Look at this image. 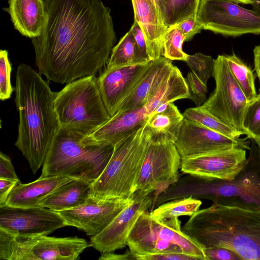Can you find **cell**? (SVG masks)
<instances>
[{
    "mask_svg": "<svg viewBox=\"0 0 260 260\" xmlns=\"http://www.w3.org/2000/svg\"><path fill=\"white\" fill-rule=\"evenodd\" d=\"M184 79L188 92L187 99L192 101L197 107L203 105L206 101L207 85L191 71L188 73Z\"/></svg>",
    "mask_w": 260,
    "mask_h": 260,
    "instance_id": "d6a6232c",
    "label": "cell"
},
{
    "mask_svg": "<svg viewBox=\"0 0 260 260\" xmlns=\"http://www.w3.org/2000/svg\"><path fill=\"white\" fill-rule=\"evenodd\" d=\"M182 114L185 119L232 138H239L244 135L243 133L209 113L201 106L188 108Z\"/></svg>",
    "mask_w": 260,
    "mask_h": 260,
    "instance_id": "cb8c5ba5",
    "label": "cell"
},
{
    "mask_svg": "<svg viewBox=\"0 0 260 260\" xmlns=\"http://www.w3.org/2000/svg\"><path fill=\"white\" fill-rule=\"evenodd\" d=\"M100 260H128L136 259V257L128 250L123 254H115L113 252L101 253Z\"/></svg>",
    "mask_w": 260,
    "mask_h": 260,
    "instance_id": "ab89813d",
    "label": "cell"
},
{
    "mask_svg": "<svg viewBox=\"0 0 260 260\" xmlns=\"http://www.w3.org/2000/svg\"><path fill=\"white\" fill-rule=\"evenodd\" d=\"M184 120L178 108L170 102L160 106L147 119L145 124L152 137L163 139L173 143L177 140Z\"/></svg>",
    "mask_w": 260,
    "mask_h": 260,
    "instance_id": "603a6c76",
    "label": "cell"
},
{
    "mask_svg": "<svg viewBox=\"0 0 260 260\" xmlns=\"http://www.w3.org/2000/svg\"><path fill=\"white\" fill-rule=\"evenodd\" d=\"M197 18L203 29L224 36L260 34V15L230 0H200Z\"/></svg>",
    "mask_w": 260,
    "mask_h": 260,
    "instance_id": "8fae6325",
    "label": "cell"
},
{
    "mask_svg": "<svg viewBox=\"0 0 260 260\" xmlns=\"http://www.w3.org/2000/svg\"><path fill=\"white\" fill-rule=\"evenodd\" d=\"M254 70L258 78H260V45L255 47L253 50Z\"/></svg>",
    "mask_w": 260,
    "mask_h": 260,
    "instance_id": "60d3db41",
    "label": "cell"
},
{
    "mask_svg": "<svg viewBox=\"0 0 260 260\" xmlns=\"http://www.w3.org/2000/svg\"><path fill=\"white\" fill-rule=\"evenodd\" d=\"M182 231L203 249L221 247L241 259H260V208L246 204H222L199 210Z\"/></svg>",
    "mask_w": 260,
    "mask_h": 260,
    "instance_id": "3957f363",
    "label": "cell"
},
{
    "mask_svg": "<svg viewBox=\"0 0 260 260\" xmlns=\"http://www.w3.org/2000/svg\"><path fill=\"white\" fill-rule=\"evenodd\" d=\"M15 102L19 114L15 145L34 174L42 167L60 125L54 101L57 92L31 66L19 64L16 73Z\"/></svg>",
    "mask_w": 260,
    "mask_h": 260,
    "instance_id": "7a4b0ae2",
    "label": "cell"
},
{
    "mask_svg": "<svg viewBox=\"0 0 260 260\" xmlns=\"http://www.w3.org/2000/svg\"><path fill=\"white\" fill-rule=\"evenodd\" d=\"M181 160L174 143L153 138L151 135L134 193L145 197L154 192L155 201L179 180Z\"/></svg>",
    "mask_w": 260,
    "mask_h": 260,
    "instance_id": "9c48e42d",
    "label": "cell"
},
{
    "mask_svg": "<svg viewBox=\"0 0 260 260\" xmlns=\"http://www.w3.org/2000/svg\"><path fill=\"white\" fill-rule=\"evenodd\" d=\"M138 260H197L198 257L183 252H162L147 254L137 257Z\"/></svg>",
    "mask_w": 260,
    "mask_h": 260,
    "instance_id": "e575fe53",
    "label": "cell"
},
{
    "mask_svg": "<svg viewBox=\"0 0 260 260\" xmlns=\"http://www.w3.org/2000/svg\"><path fill=\"white\" fill-rule=\"evenodd\" d=\"M164 23V18L169 0H153Z\"/></svg>",
    "mask_w": 260,
    "mask_h": 260,
    "instance_id": "b9f144b4",
    "label": "cell"
},
{
    "mask_svg": "<svg viewBox=\"0 0 260 260\" xmlns=\"http://www.w3.org/2000/svg\"><path fill=\"white\" fill-rule=\"evenodd\" d=\"M176 25L183 32L185 37V41H190L203 29L202 26L197 20V15L192 16Z\"/></svg>",
    "mask_w": 260,
    "mask_h": 260,
    "instance_id": "d590c367",
    "label": "cell"
},
{
    "mask_svg": "<svg viewBox=\"0 0 260 260\" xmlns=\"http://www.w3.org/2000/svg\"><path fill=\"white\" fill-rule=\"evenodd\" d=\"M174 144L182 159L234 147L250 149L246 138H232L184 118Z\"/></svg>",
    "mask_w": 260,
    "mask_h": 260,
    "instance_id": "9a60e30c",
    "label": "cell"
},
{
    "mask_svg": "<svg viewBox=\"0 0 260 260\" xmlns=\"http://www.w3.org/2000/svg\"><path fill=\"white\" fill-rule=\"evenodd\" d=\"M133 201L98 235L92 236L90 247L101 253L113 252L127 245L129 234L140 216L151 207L154 197L134 193Z\"/></svg>",
    "mask_w": 260,
    "mask_h": 260,
    "instance_id": "e0dca14e",
    "label": "cell"
},
{
    "mask_svg": "<svg viewBox=\"0 0 260 260\" xmlns=\"http://www.w3.org/2000/svg\"><path fill=\"white\" fill-rule=\"evenodd\" d=\"M92 183L75 179L56 189L46 197L40 207L55 211L70 209L84 203L90 197Z\"/></svg>",
    "mask_w": 260,
    "mask_h": 260,
    "instance_id": "7402d4cb",
    "label": "cell"
},
{
    "mask_svg": "<svg viewBox=\"0 0 260 260\" xmlns=\"http://www.w3.org/2000/svg\"><path fill=\"white\" fill-rule=\"evenodd\" d=\"M224 56L233 76L248 102H250L257 95L253 71L235 53Z\"/></svg>",
    "mask_w": 260,
    "mask_h": 260,
    "instance_id": "484cf974",
    "label": "cell"
},
{
    "mask_svg": "<svg viewBox=\"0 0 260 260\" xmlns=\"http://www.w3.org/2000/svg\"><path fill=\"white\" fill-rule=\"evenodd\" d=\"M0 179L20 180L16 175L11 158L2 152L0 153Z\"/></svg>",
    "mask_w": 260,
    "mask_h": 260,
    "instance_id": "74e56055",
    "label": "cell"
},
{
    "mask_svg": "<svg viewBox=\"0 0 260 260\" xmlns=\"http://www.w3.org/2000/svg\"><path fill=\"white\" fill-rule=\"evenodd\" d=\"M130 30L135 40L136 63H144L151 61L148 54L144 35L138 23L134 21Z\"/></svg>",
    "mask_w": 260,
    "mask_h": 260,
    "instance_id": "836d02e7",
    "label": "cell"
},
{
    "mask_svg": "<svg viewBox=\"0 0 260 260\" xmlns=\"http://www.w3.org/2000/svg\"><path fill=\"white\" fill-rule=\"evenodd\" d=\"M254 141L257 144V145L258 146V147H259V148L260 149V139L255 140H254Z\"/></svg>",
    "mask_w": 260,
    "mask_h": 260,
    "instance_id": "ee69618b",
    "label": "cell"
},
{
    "mask_svg": "<svg viewBox=\"0 0 260 260\" xmlns=\"http://www.w3.org/2000/svg\"><path fill=\"white\" fill-rule=\"evenodd\" d=\"M136 257L162 252H183L207 260L204 249L182 230L178 217L158 221L148 211L139 217L127 240Z\"/></svg>",
    "mask_w": 260,
    "mask_h": 260,
    "instance_id": "52a82bcc",
    "label": "cell"
},
{
    "mask_svg": "<svg viewBox=\"0 0 260 260\" xmlns=\"http://www.w3.org/2000/svg\"><path fill=\"white\" fill-rule=\"evenodd\" d=\"M45 21L32 39L36 65L48 81L95 76L116 40L111 9L101 0H44Z\"/></svg>",
    "mask_w": 260,
    "mask_h": 260,
    "instance_id": "6da1fadb",
    "label": "cell"
},
{
    "mask_svg": "<svg viewBox=\"0 0 260 260\" xmlns=\"http://www.w3.org/2000/svg\"><path fill=\"white\" fill-rule=\"evenodd\" d=\"M213 77L215 88L201 106L246 135L243 121L248 101L231 73L224 55L215 59Z\"/></svg>",
    "mask_w": 260,
    "mask_h": 260,
    "instance_id": "30bf717a",
    "label": "cell"
},
{
    "mask_svg": "<svg viewBox=\"0 0 260 260\" xmlns=\"http://www.w3.org/2000/svg\"><path fill=\"white\" fill-rule=\"evenodd\" d=\"M174 67L172 60L163 56L152 60L143 78L124 101L117 112L139 108L144 106L169 77Z\"/></svg>",
    "mask_w": 260,
    "mask_h": 260,
    "instance_id": "d6986e66",
    "label": "cell"
},
{
    "mask_svg": "<svg viewBox=\"0 0 260 260\" xmlns=\"http://www.w3.org/2000/svg\"><path fill=\"white\" fill-rule=\"evenodd\" d=\"M258 80H259V84H260V78H259Z\"/></svg>",
    "mask_w": 260,
    "mask_h": 260,
    "instance_id": "f6af8a7d",
    "label": "cell"
},
{
    "mask_svg": "<svg viewBox=\"0 0 260 260\" xmlns=\"http://www.w3.org/2000/svg\"><path fill=\"white\" fill-rule=\"evenodd\" d=\"M54 106L60 128L84 136L91 135L111 118L95 76L67 83L57 92Z\"/></svg>",
    "mask_w": 260,
    "mask_h": 260,
    "instance_id": "8992f818",
    "label": "cell"
},
{
    "mask_svg": "<svg viewBox=\"0 0 260 260\" xmlns=\"http://www.w3.org/2000/svg\"><path fill=\"white\" fill-rule=\"evenodd\" d=\"M252 10L260 15V0H249Z\"/></svg>",
    "mask_w": 260,
    "mask_h": 260,
    "instance_id": "7bdbcfd3",
    "label": "cell"
},
{
    "mask_svg": "<svg viewBox=\"0 0 260 260\" xmlns=\"http://www.w3.org/2000/svg\"><path fill=\"white\" fill-rule=\"evenodd\" d=\"M137 63L135 49V40L131 30L123 36L113 47L107 63V68Z\"/></svg>",
    "mask_w": 260,
    "mask_h": 260,
    "instance_id": "83f0119b",
    "label": "cell"
},
{
    "mask_svg": "<svg viewBox=\"0 0 260 260\" xmlns=\"http://www.w3.org/2000/svg\"><path fill=\"white\" fill-rule=\"evenodd\" d=\"M20 180L0 179V207L6 205L8 196Z\"/></svg>",
    "mask_w": 260,
    "mask_h": 260,
    "instance_id": "f35d334b",
    "label": "cell"
},
{
    "mask_svg": "<svg viewBox=\"0 0 260 260\" xmlns=\"http://www.w3.org/2000/svg\"><path fill=\"white\" fill-rule=\"evenodd\" d=\"M185 37L177 25L167 28L162 40V56L171 60L185 61L187 56L182 46Z\"/></svg>",
    "mask_w": 260,
    "mask_h": 260,
    "instance_id": "f1b7e54d",
    "label": "cell"
},
{
    "mask_svg": "<svg viewBox=\"0 0 260 260\" xmlns=\"http://www.w3.org/2000/svg\"><path fill=\"white\" fill-rule=\"evenodd\" d=\"M7 8L15 28L34 39L41 33L45 21L44 0H9Z\"/></svg>",
    "mask_w": 260,
    "mask_h": 260,
    "instance_id": "44dd1931",
    "label": "cell"
},
{
    "mask_svg": "<svg viewBox=\"0 0 260 260\" xmlns=\"http://www.w3.org/2000/svg\"><path fill=\"white\" fill-rule=\"evenodd\" d=\"M113 149L112 145L60 127L40 177L65 176L93 183L104 171Z\"/></svg>",
    "mask_w": 260,
    "mask_h": 260,
    "instance_id": "277c9868",
    "label": "cell"
},
{
    "mask_svg": "<svg viewBox=\"0 0 260 260\" xmlns=\"http://www.w3.org/2000/svg\"><path fill=\"white\" fill-rule=\"evenodd\" d=\"M90 243L83 238L47 235L17 237L0 230V259L76 260Z\"/></svg>",
    "mask_w": 260,
    "mask_h": 260,
    "instance_id": "ba28073f",
    "label": "cell"
},
{
    "mask_svg": "<svg viewBox=\"0 0 260 260\" xmlns=\"http://www.w3.org/2000/svg\"><path fill=\"white\" fill-rule=\"evenodd\" d=\"M202 202L192 197L179 198L161 204L152 212V217L162 221L182 216H191L200 210Z\"/></svg>",
    "mask_w": 260,
    "mask_h": 260,
    "instance_id": "d4e9b609",
    "label": "cell"
},
{
    "mask_svg": "<svg viewBox=\"0 0 260 260\" xmlns=\"http://www.w3.org/2000/svg\"><path fill=\"white\" fill-rule=\"evenodd\" d=\"M67 226L56 212L42 207H0V230L17 237L49 235Z\"/></svg>",
    "mask_w": 260,
    "mask_h": 260,
    "instance_id": "7c38bea8",
    "label": "cell"
},
{
    "mask_svg": "<svg viewBox=\"0 0 260 260\" xmlns=\"http://www.w3.org/2000/svg\"><path fill=\"white\" fill-rule=\"evenodd\" d=\"M243 128L248 138L260 139V92L248 102L243 121Z\"/></svg>",
    "mask_w": 260,
    "mask_h": 260,
    "instance_id": "f546056e",
    "label": "cell"
},
{
    "mask_svg": "<svg viewBox=\"0 0 260 260\" xmlns=\"http://www.w3.org/2000/svg\"><path fill=\"white\" fill-rule=\"evenodd\" d=\"M214 60L211 56L199 52L188 55L185 62L191 71L207 85L208 80L213 76Z\"/></svg>",
    "mask_w": 260,
    "mask_h": 260,
    "instance_id": "4dcf8cb0",
    "label": "cell"
},
{
    "mask_svg": "<svg viewBox=\"0 0 260 260\" xmlns=\"http://www.w3.org/2000/svg\"><path fill=\"white\" fill-rule=\"evenodd\" d=\"M247 163L246 150L234 147L182 159L180 170L210 180L232 181Z\"/></svg>",
    "mask_w": 260,
    "mask_h": 260,
    "instance_id": "5bb4252c",
    "label": "cell"
},
{
    "mask_svg": "<svg viewBox=\"0 0 260 260\" xmlns=\"http://www.w3.org/2000/svg\"><path fill=\"white\" fill-rule=\"evenodd\" d=\"M207 260L241 259L237 254L224 248L212 247L203 249Z\"/></svg>",
    "mask_w": 260,
    "mask_h": 260,
    "instance_id": "8d00e7d4",
    "label": "cell"
},
{
    "mask_svg": "<svg viewBox=\"0 0 260 260\" xmlns=\"http://www.w3.org/2000/svg\"><path fill=\"white\" fill-rule=\"evenodd\" d=\"M12 66L6 50L0 51V99H9L13 91L11 82Z\"/></svg>",
    "mask_w": 260,
    "mask_h": 260,
    "instance_id": "1f68e13d",
    "label": "cell"
},
{
    "mask_svg": "<svg viewBox=\"0 0 260 260\" xmlns=\"http://www.w3.org/2000/svg\"><path fill=\"white\" fill-rule=\"evenodd\" d=\"M75 178L65 176L41 178L30 183L18 182L10 193L6 205L22 208L40 207L46 197L61 185Z\"/></svg>",
    "mask_w": 260,
    "mask_h": 260,
    "instance_id": "ffe728a7",
    "label": "cell"
},
{
    "mask_svg": "<svg viewBox=\"0 0 260 260\" xmlns=\"http://www.w3.org/2000/svg\"><path fill=\"white\" fill-rule=\"evenodd\" d=\"M133 201V197L101 199L90 196L76 207L56 212L67 226L76 227L92 237L101 232Z\"/></svg>",
    "mask_w": 260,
    "mask_h": 260,
    "instance_id": "4fadbf2b",
    "label": "cell"
},
{
    "mask_svg": "<svg viewBox=\"0 0 260 260\" xmlns=\"http://www.w3.org/2000/svg\"><path fill=\"white\" fill-rule=\"evenodd\" d=\"M200 0H169L164 18L167 28L197 15Z\"/></svg>",
    "mask_w": 260,
    "mask_h": 260,
    "instance_id": "4316f807",
    "label": "cell"
},
{
    "mask_svg": "<svg viewBox=\"0 0 260 260\" xmlns=\"http://www.w3.org/2000/svg\"><path fill=\"white\" fill-rule=\"evenodd\" d=\"M152 62L106 68L99 76L100 91L111 117L143 78Z\"/></svg>",
    "mask_w": 260,
    "mask_h": 260,
    "instance_id": "2e32d148",
    "label": "cell"
},
{
    "mask_svg": "<svg viewBox=\"0 0 260 260\" xmlns=\"http://www.w3.org/2000/svg\"><path fill=\"white\" fill-rule=\"evenodd\" d=\"M151 138L145 123L117 142L104 171L92 183L90 196L101 199L132 198Z\"/></svg>",
    "mask_w": 260,
    "mask_h": 260,
    "instance_id": "5b68a950",
    "label": "cell"
},
{
    "mask_svg": "<svg viewBox=\"0 0 260 260\" xmlns=\"http://www.w3.org/2000/svg\"><path fill=\"white\" fill-rule=\"evenodd\" d=\"M135 21L145 37L147 52L152 61L162 56V40L167 28L153 0H131Z\"/></svg>",
    "mask_w": 260,
    "mask_h": 260,
    "instance_id": "ac0fdd59",
    "label": "cell"
}]
</instances>
